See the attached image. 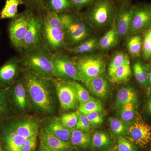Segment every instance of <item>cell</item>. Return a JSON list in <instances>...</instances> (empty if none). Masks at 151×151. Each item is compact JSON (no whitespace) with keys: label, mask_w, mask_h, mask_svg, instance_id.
Listing matches in <instances>:
<instances>
[{"label":"cell","mask_w":151,"mask_h":151,"mask_svg":"<svg viewBox=\"0 0 151 151\" xmlns=\"http://www.w3.org/2000/svg\"><path fill=\"white\" fill-rule=\"evenodd\" d=\"M32 14L27 12L19 14L11 19L8 26L9 38L12 45L19 51L22 50L23 44L28 28Z\"/></svg>","instance_id":"obj_6"},{"label":"cell","mask_w":151,"mask_h":151,"mask_svg":"<svg viewBox=\"0 0 151 151\" xmlns=\"http://www.w3.org/2000/svg\"><path fill=\"white\" fill-rule=\"evenodd\" d=\"M52 76L60 80L80 81L75 61L67 55L61 52L53 54Z\"/></svg>","instance_id":"obj_5"},{"label":"cell","mask_w":151,"mask_h":151,"mask_svg":"<svg viewBox=\"0 0 151 151\" xmlns=\"http://www.w3.org/2000/svg\"><path fill=\"white\" fill-rule=\"evenodd\" d=\"M125 136L136 145L144 147L151 141V126L139 115L130 124Z\"/></svg>","instance_id":"obj_8"},{"label":"cell","mask_w":151,"mask_h":151,"mask_svg":"<svg viewBox=\"0 0 151 151\" xmlns=\"http://www.w3.org/2000/svg\"><path fill=\"white\" fill-rule=\"evenodd\" d=\"M78 70L80 81L85 84L103 74L107 60L100 55H84L73 60Z\"/></svg>","instance_id":"obj_3"},{"label":"cell","mask_w":151,"mask_h":151,"mask_svg":"<svg viewBox=\"0 0 151 151\" xmlns=\"http://www.w3.org/2000/svg\"><path fill=\"white\" fill-rule=\"evenodd\" d=\"M53 54L47 47L39 46L24 51L19 59L20 65L43 77L52 78Z\"/></svg>","instance_id":"obj_2"},{"label":"cell","mask_w":151,"mask_h":151,"mask_svg":"<svg viewBox=\"0 0 151 151\" xmlns=\"http://www.w3.org/2000/svg\"><path fill=\"white\" fill-rule=\"evenodd\" d=\"M70 143L76 148L90 149L92 147V136L89 132L74 129L71 133Z\"/></svg>","instance_id":"obj_22"},{"label":"cell","mask_w":151,"mask_h":151,"mask_svg":"<svg viewBox=\"0 0 151 151\" xmlns=\"http://www.w3.org/2000/svg\"><path fill=\"white\" fill-rule=\"evenodd\" d=\"M125 136L118 138L117 151H138L137 147Z\"/></svg>","instance_id":"obj_38"},{"label":"cell","mask_w":151,"mask_h":151,"mask_svg":"<svg viewBox=\"0 0 151 151\" xmlns=\"http://www.w3.org/2000/svg\"><path fill=\"white\" fill-rule=\"evenodd\" d=\"M148 72L149 81H150V84L151 89V64H149Z\"/></svg>","instance_id":"obj_47"},{"label":"cell","mask_w":151,"mask_h":151,"mask_svg":"<svg viewBox=\"0 0 151 151\" xmlns=\"http://www.w3.org/2000/svg\"><path fill=\"white\" fill-rule=\"evenodd\" d=\"M138 102H131L122 106L117 110V116L124 122L131 123L134 122L139 114Z\"/></svg>","instance_id":"obj_24"},{"label":"cell","mask_w":151,"mask_h":151,"mask_svg":"<svg viewBox=\"0 0 151 151\" xmlns=\"http://www.w3.org/2000/svg\"><path fill=\"white\" fill-rule=\"evenodd\" d=\"M78 110L76 112H70L63 114L60 118L63 126L69 129H75L78 122Z\"/></svg>","instance_id":"obj_37"},{"label":"cell","mask_w":151,"mask_h":151,"mask_svg":"<svg viewBox=\"0 0 151 151\" xmlns=\"http://www.w3.org/2000/svg\"><path fill=\"white\" fill-rule=\"evenodd\" d=\"M21 71L20 60L16 56L0 66V88H9L17 79Z\"/></svg>","instance_id":"obj_12"},{"label":"cell","mask_w":151,"mask_h":151,"mask_svg":"<svg viewBox=\"0 0 151 151\" xmlns=\"http://www.w3.org/2000/svg\"><path fill=\"white\" fill-rule=\"evenodd\" d=\"M23 4V0H6L5 5L0 12V19L15 17L19 14V6Z\"/></svg>","instance_id":"obj_29"},{"label":"cell","mask_w":151,"mask_h":151,"mask_svg":"<svg viewBox=\"0 0 151 151\" xmlns=\"http://www.w3.org/2000/svg\"><path fill=\"white\" fill-rule=\"evenodd\" d=\"M47 6L50 11L57 13L64 12L75 8L70 0H47Z\"/></svg>","instance_id":"obj_32"},{"label":"cell","mask_w":151,"mask_h":151,"mask_svg":"<svg viewBox=\"0 0 151 151\" xmlns=\"http://www.w3.org/2000/svg\"><path fill=\"white\" fill-rule=\"evenodd\" d=\"M66 40L72 43L80 42L89 34L88 27L81 18L76 15L72 22L65 29Z\"/></svg>","instance_id":"obj_16"},{"label":"cell","mask_w":151,"mask_h":151,"mask_svg":"<svg viewBox=\"0 0 151 151\" xmlns=\"http://www.w3.org/2000/svg\"><path fill=\"white\" fill-rule=\"evenodd\" d=\"M92 136V147L96 150L108 151L114 145V140L106 132L96 131Z\"/></svg>","instance_id":"obj_20"},{"label":"cell","mask_w":151,"mask_h":151,"mask_svg":"<svg viewBox=\"0 0 151 151\" xmlns=\"http://www.w3.org/2000/svg\"><path fill=\"white\" fill-rule=\"evenodd\" d=\"M38 137V135H34L27 139L22 147V151H35L37 146Z\"/></svg>","instance_id":"obj_42"},{"label":"cell","mask_w":151,"mask_h":151,"mask_svg":"<svg viewBox=\"0 0 151 151\" xmlns=\"http://www.w3.org/2000/svg\"><path fill=\"white\" fill-rule=\"evenodd\" d=\"M98 41L96 38H92L84 41L75 47L68 49V50L73 55H84L94 51L98 47Z\"/></svg>","instance_id":"obj_26"},{"label":"cell","mask_w":151,"mask_h":151,"mask_svg":"<svg viewBox=\"0 0 151 151\" xmlns=\"http://www.w3.org/2000/svg\"><path fill=\"white\" fill-rule=\"evenodd\" d=\"M22 79L31 108L46 115L54 113L57 106L58 96L53 78L43 77L32 70L25 69Z\"/></svg>","instance_id":"obj_1"},{"label":"cell","mask_w":151,"mask_h":151,"mask_svg":"<svg viewBox=\"0 0 151 151\" xmlns=\"http://www.w3.org/2000/svg\"><path fill=\"white\" fill-rule=\"evenodd\" d=\"M42 24L43 20L41 18L31 15L22 50L27 51L40 46Z\"/></svg>","instance_id":"obj_13"},{"label":"cell","mask_w":151,"mask_h":151,"mask_svg":"<svg viewBox=\"0 0 151 151\" xmlns=\"http://www.w3.org/2000/svg\"><path fill=\"white\" fill-rule=\"evenodd\" d=\"M149 64H145L138 59L133 66L135 78L141 86L146 89H151L149 78Z\"/></svg>","instance_id":"obj_23"},{"label":"cell","mask_w":151,"mask_h":151,"mask_svg":"<svg viewBox=\"0 0 151 151\" xmlns=\"http://www.w3.org/2000/svg\"><path fill=\"white\" fill-rule=\"evenodd\" d=\"M76 96L79 105L94 100V98L90 94L89 91L78 82L73 81Z\"/></svg>","instance_id":"obj_36"},{"label":"cell","mask_w":151,"mask_h":151,"mask_svg":"<svg viewBox=\"0 0 151 151\" xmlns=\"http://www.w3.org/2000/svg\"><path fill=\"white\" fill-rule=\"evenodd\" d=\"M129 60L128 55L122 52H117L114 55L108 65V73L110 78L118 68Z\"/></svg>","instance_id":"obj_31"},{"label":"cell","mask_w":151,"mask_h":151,"mask_svg":"<svg viewBox=\"0 0 151 151\" xmlns=\"http://www.w3.org/2000/svg\"><path fill=\"white\" fill-rule=\"evenodd\" d=\"M0 151H3L2 147L1 145V143H0Z\"/></svg>","instance_id":"obj_49"},{"label":"cell","mask_w":151,"mask_h":151,"mask_svg":"<svg viewBox=\"0 0 151 151\" xmlns=\"http://www.w3.org/2000/svg\"><path fill=\"white\" fill-rule=\"evenodd\" d=\"M96 0H70L75 9H80L86 6H90Z\"/></svg>","instance_id":"obj_43"},{"label":"cell","mask_w":151,"mask_h":151,"mask_svg":"<svg viewBox=\"0 0 151 151\" xmlns=\"http://www.w3.org/2000/svg\"><path fill=\"white\" fill-rule=\"evenodd\" d=\"M42 35L47 48L57 50L62 48L66 43V37L64 31L50 27L46 24H42Z\"/></svg>","instance_id":"obj_15"},{"label":"cell","mask_w":151,"mask_h":151,"mask_svg":"<svg viewBox=\"0 0 151 151\" xmlns=\"http://www.w3.org/2000/svg\"><path fill=\"white\" fill-rule=\"evenodd\" d=\"M132 76L130 60L116 69L111 77V81L116 83H124L129 81Z\"/></svg>","instance_id":"obj_28"},{"label":"cell","mask_w":151,"mask_h":151,"mask_svg":"<svg viewBox=\"0 0 151 151\" xmlns=\"http://www.w3.org/2000/svg\"><path fill=\"white\" fill-rule=\"evenodd\" d=\"M92 128L86 116L78 111V122L75 129L89 132Z\"/></svg>","instance_id":"obj_39"},{"label":"cell","mask_w":151,"mask_h":151,"mask_svg":"<svg viewBox=\"0 0 151 151\" xmlns=\"http://www.w3.org/2000/svg\"><path fill=\"white\" fill-rule=\"evenodd\" d=\"M151 27V4L135 5L129 32L137 34Z\"/></svg>","instance_id":"obj_10"},{"label":"cell","mask_w":151,"mask_h":151,"mask_svg":"<svg viewBox=\"0 0 151 151\" xmlns=\"http://www.w3.org/2000/svg\"><path fill=\"white\" fill-rule=\"evenodd\" d=\"M135 5L125 4L117 9L115 24L119 40L126 36L129 31Z\"/></svg>","instance_id":"obj_14"},{"label":"cell","mask_w":151,"mask_h":151,"mask_svg":"<svg viewBox=\"0 0 151 151\" xmlns=\"http://www.w3.org/2000/svg\"><path fill=\"white\" fill-rule=\"evenodd\" d=\"M89 93L100 99L108 97L110 89V82L104 74L99 76L85 84Z\"/></svg>","instance_id":"obj_19"},{"label":"cell","mask_w":151,"mask_h":151,"mask_svg":"<svg viewBox=\"0 0 151 151\" xmlns=\"http://www.w3.org/2000/svg\"><path fill=\"white\" fill-rule=\"evenodd\" d=\"M138 102V95L131 86H124L119 89L116 94L115 107L117 110L131 102Z\"/></svg>","instance_id":"obj_21"},{"label":"cell","mask_w":151,"mask_h":151,"mask_svg":"<svg viewBox=\"0 0 151 151\" xmlns=\"http://www.w3.org/2000/svg\"><path fill=\"white\" fill-rule=\"evenodd\" d=\"M108 124L111 133L115 137L118 139L125 136L131 124L119 118L113 117L109 118Z\"/></svg>","instance_id":"obj_27"},{"label":"cell","mask_w":151,"mask_h":151,"mask_svg":"<svg viewBox=\"0 0 151 151\" xmlns=\"http://www.w3.org/2000/svg\"><path fill=\"white\" fill-rule=\"evenodd\" d=\"M38 137L40 143L54 151H75L76 148L51 134L44 129L39 130Z\"/></svg>","instance_id":"obj_17"},{"label":"cell","mask_w":151,"mask_h":151,"mask_svg":"<svg viewBox=\"0 0 151 151\" xmlns=\"http://www.w3.org/2000/svg\"><path fill=\"white\" fill-rule=\"evenodd\" d=\"M90 6L86 17L95 27L105 26L115 19L118 9L113 0H96Z\"/></svg>","instance_id":"obj_4"},{"label":"cell","mask_w":151,"mask_h":151,"mask_svg":"<svg viewBox=\"0 0 151 151\" xmlns=\"http://www.w3.org/2000/svg\"><path fill=\"white\" fill-rule=\"evenodd\" d=\"M0 139L5 151H22L23 145L27 139L17 133L6 119L0 124Z\"/></svg>","instance_id":"obj_11"},{"label":"cell","mask_w":151,"mask_h":151,"mask_svg":"<svg viewBox=\"0 0 151 151\" xmlns=\"http://www.w3.org/2000/svg\"><path fill=\"white\" fill-rule=\"evenodd\" d=\"M142 41V35L139 34L133 35L128 40L127 48L133 58H137L140 56Z\"/></svg>","instance_id":"obj_30"},{"label":"cell","mask_w":151,"mask_h":151,"mask_svg":"<svg viewBox=\"0 0 151 151\" xmlns=\"http://www.w3.org/2000/svg\"><path fill=\"white\" fill-rule=\"evenodd\" d=\"M146 107L148 112L151 115V92L149 93L148 98L146 103Z\"/></svg>","instance_id":"obj_44"},{"label":"cell","mask_w":151,"mask_h":151,"mask_svg":"<svg viewBox=\"0 0 151 151\" xmlns=\"http://www.w3.org/2000/svg\"><path fill=\"white\" fill-rule=\"evenodd\" d=\"M92 127H98L103 124L104 119L101 112H93L85 114Z\"/></svg>","instance_id":"obj_40"},{"label":"cell","mask_w":151,"mask_h":151,"mask_svg":"<svg viewBox=\"0 0 151 151\" xmlns=\"http://www.w3.org/2000/svg\"><path fill=\"white\" fill-rule=\"evenodd\" d=\"M113 1L114 3L115 2H116V3L120 4V6H121L125 4H129V2L130 0H113Z\"/></svg>","instance_id":"obj_46"},{"label":"cell","mask_w":151,"mask_h":151,"mask_svg":"<svg viewBox=\"0 0 151 151\" xmlns=\"http://www.w3.org/2000/svg\"><path fill=\"white\" fill-rule=\"evenodd\" d=\"M43 22L50 27L55 28L65 32L64 27L60 20L58 14L55 12L48 11L43 20Z\"/></svg>","instance_id":"obj_35"},{"label":"cell","mask_w":151,"mask_h":151,"mask_svg":"<svg viewBox=\"0 0 151 151\" xmlns=\"http://www.w3.org/2000/svg\"><path fill=\"white\" fill-rule=\"evenodd\" d=\"M119 40L115 24L98 41V47L105 51L116 46Z\"/></svg>","instance_id":"obj_25"},{"label":"cell","mask_w":151,"mask_h":151,"mask_svg":"<svg viewBox=\"0 0 151 151\" xmlns=\"http://www.w3.org/2000/svg\"><path fill=\"white\" fill-rule=\"evenodd\" d=\"M58 98L61 108L65 110H73L78 103L73 81L58 80L53 78Z\"/></svg>","instance_id":"obj_7"},{"label":"cell","mask_w":151,"mask_h":151,"mask_svg":"<svg viewBox=\"0 0 151 151\" xmlns=\"http://www.w3.org/2000/svg\"><path fill=\"white\" fill-rule=\"evenodd\" d=\"M38 151H54L50 149L48 147H46L43 144L40 143V145Z\"/></svg>","instance_id":"obj_45"},{"label":"cell","mask_w":151,"mask_h":151,"mask_svg":"<svg viewBox=\"0 0 151 151\" xmlns=\"http://www.w3.org/2000/svg\"><path fill=\"white\" fill-rule=\"evenodd\" d=\"M142 52L143 59L146 60L151 59V41L145 35L143 38Z\"/></svg>","instance_id":"obj_41"},{"label":"cell","mask_w":151,"mask_h":151,"mask_svg":"<svg viewBox=\"0 0 151 151\" xmlns=\"http://www.w3.org/2000/svg\"><path fill=\"white\" fill-rule=\"evenodd\" d=\"M103 106L99 101L94 99L78 106V111L83 114H87L93 112H102Z\"/></svg>","instance_id":"obj_34"},{"label":"cell","mask_w":151,"mask_h":151,"mask_svg":"<svg viewBox=\"0 0 151 151\" xmlns=\"http://www.w3.org/2000/svg\"><path fill=\"white\" fill-rule=\"evenodd\" d=\"M0 35H1V32H0Z\"/></svg>","instance_id":"obj_50"},{"label":"cell","mask_w":151,"mask_h":151,"mask_svg":"<svg viewBox=\"0 0 151 151\" xmlns=\"http://www.w3.org/2000/svg\"><path fill=\"white\" fill-rule=\"evenodd\" d=\"M8 88H0V120L4 119L10 111L11 105L8 96Z\"/></svg>","instance_id":"obj_33"},{"label":"cell","mask_w":151,"mask_h":151,"mask_svg":"<svg viewBox=\"0 0 151 151\" xmlns=\"http://www.w3.org/2000/svg\"><path fill=\"white\" fill-rule=\"evenodd\" d=\"M42 126V129L46 130L51 134L63 141L70 143L73 130L69 129L64 127L60 121V118L54 117L45 119L43 121Z\"/></svg>","instance_id":"obj_18"},{"label":"cell","mask_w":151,"mask_h":151,"mask_svg":"<svg viewBox=\"0 0 151 151\" xmlns=\"http://www.w3.org/2000/svg\"><path fill=\"white\" fill-rule=\"evenodd\" d=\"M28 1L31 2L36 3L37 4V3L40 2L42 0H28Z\"/></svg>","instance_id":"obj_48"},{"label":"cell","mask_w":151,"mask_h":151,"mask_svg":"<svg viewBox=\"0 0 151 151\" xmlns=\"http://www.w3.org/2000/svg\"><path fill=\"white\" fill-rule=\"evenodd\" d=\"M8 96L11 105L17 111L26 112L31 108L29 97L22 78L17 79L9 87Z\"/></svg>","instance_id":"obj_9"}]
</instances>
